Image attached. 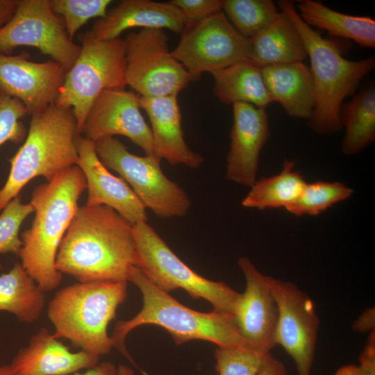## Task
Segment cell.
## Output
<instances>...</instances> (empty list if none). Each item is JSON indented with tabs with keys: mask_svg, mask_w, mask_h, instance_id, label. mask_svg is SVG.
<instances>
[{
	"mask_svg": "<svg viewBox=\"0 0 375 375\" xmlns=\"http://www.w3.org/2000/svg\"><path fill=\"white\" fill-rule=\"evenodd\" d=\"M55 266L79 283L128 282L136 266L133 224L106 206L78 208Z\"/></svg>",
	"mask_w": 375,
	"mask_h": 375,
	"instance_id": "cell-1",
	"label": "cell"
},
{
	"mask_svg": "<svg viewBox=\"0 0 375 375\" xmlns=\"http://www.w3.org/2000/svg\"><path fill=\"white\" fill-rule=\"evenodd\" d=\"M86 188L83 172L74 165L32 192L30 203L35 216L31 226L21 234L18 256L22 267L44 292L61 282L62 274L55 266L57 253Z\"/></svg>",
	"mask_w": 375,
	"mask_h": 375,
	"instance_id": "cell-2",
	"label": "cell"
},
{
	"mask_svg": "<svg viewBox=\"0 0 375 375\" xmlns=\"http://www.w3.org/2000/svg\"><path fill=\"white\" fill-rule=\"evenodd\" d=\"M128 281L140 289L142 308L131 319L118 321L110 337L114 347L131 362L125 340L131 331L145 324L163 328L176 344L201 340L217 347H251L240 334L232 315L214 310L203 312L186 307L155 286L136 266L132 268Z\"/></svg>",
	"mask_w": 375,
	"mask_h": 375,
	"instance_id": "cell-3",
	"label": "cell"
},
{
	"mask_svg": "<svg viewBox=\"0 0 375 375\" xmlns=\"http://www.w3.org/2000/svg\"><path fill=\"white\" fill-rule=\"evenodd\" d=\"M278 6L295 25L310 58L315 103L308 119V125L313 131L321 135L340 131L343 101L374 69V56L359 60L345 58L333 42L323 38L303 22L294 3L281 0Z\"/></svg>",
	"mask_w": 375,
	"mask_h": 375,
	"instance_id": "cell-4",
	"label": "cell"
},
{
	"mask_svg": "<svg viewBox=\"0 0 375 375\" xmlns=\"http://www.w3.org/2000/svg\"><path fill=\"white\" fill-rule=\"evenodd\" d=\"M31 117L24 144L9 159L10 173L0 189V212L33 178L43 176L50 181L78 161V133L71 109L53 103Z\"/></svg>",
	"mask_w": 375,
	"mask_h": 375,
	"instance_id": "cell-5",
	"label": "cell"
},
{
	"mask_svg": "<svg viewBox=\"0 0 375 375\" xmlns=\"http://www.w3.org/2000/svg\"><path fill=\"white\" fill-rule=\"evenodd\" d=\"M127 297V282L77 283L58 290L49 302L53 333L101 356L114 347L108 327Z\"/></svg>",
	"mask_w": 375,
	"mask_h": 375,
	"instance_id": "cell-6",
	"label": "cell"
},
{
	"mask_svg": "<svg viewBox=\"0 0 375 375\" xmlns=\"http://www.w3.org/2000/svg\"><path fill=\"white\" fill-rule=\"evenodd\" d=\"M81 49L66 72L55 104L71 109L81 135L86 116L98 96L105 90L125 89L126 51L120 38L101 40L87 31L78 36Z\"/></svg>",
	"mask_w": 375,
	"mask_h": 375,
	"instance_id": "cell-7",
	"label": "cell"
},
{
	"mask_svg": "<svg viewBox=\"0 0 375 375\" xmlns=\"http://www.w3.org/2000/svg\"><path fill=\"white\" fill-rule=\"evenodd\" d=\"M136 267L155 286L169 293L183 289L194 299H205L220 312L233 315L240 293L224 282L208 280L190 269L147 222L133 225Z\"/></svg>",
	"mask_w": 375,
	"mask_h": 375,
	"instance_id": "cell-8",
	"label": "cell"
},
{
	"mask_svg": "<svg viewBox=\"0 0 375 375\" xmlns=\"http://www.w3.org/2000/svg\"><path fill=\"white\" fill-rule=\"evenodd\" d=\"M95 150L102 163L117 172L144 206L156 216L174 218L187 215L191 206L190 197L163 173L160 158L136 156L115 137L96 141Z\"/></svg>",
	"mask_w": 375,
	"mask_h": 375,
	"instance_id": "cell-9",
	"label": "cell"
},
{
	"mask_svg": "<svg viewBox=\"0 0 375 375\" xmlns=\"http://www.w3.org/2000/svg\"><path fill=\"white\" fill-rule=\"evenodd\" d=\"M126 81L142 97L177 96L192 81L172 55L164 29L141 28L124 40Z\"/></svg>",
	"mask_w": 375,
	"mask_h": 375,
	"instance_id": "cell-10",
	"label": "cell"
},
{
	"mask_svg": "<svg viewBox=\"0 0 375 375\" xmlns=\"http://www.w3.org/2000/svg\"><path fill=\"white\" fill-rule=\"evenodd\" d=\"M172 56L188 71L192 81L203 72L213 74L249 60L250 41L240 35L222 10L186 26Z\"/></svg>",
	"mask_w": 375,
	"mask_h": 375,
	"instance_id": "cell-11",
	"label": "cell"
},
{
	"mask_svg": "<svg viewBox=\"0 0 375 375\" xmlns=\"http://www.w3.org/2000/svg\"><path fill=\"white\" fill-rule=\"evenodd\" d=\"M21 46L39 49L67 72L81 49L69 38L63 19L53 11L49 0H19L13 16L0 28V53L12 55Z\"/></svg>",
	"mask_w": 375,
	"mask_h": 375,
	"instance_id": "cell-12",
	"label": "cell"
},
{
	"mask_svg": "<svg viewBox=\"0 0 375 375\" xmlns=\"http://www.w3.org/2000/svg\"><path fill=\"white\" fill-rule=\"evenodd\" d=\"M267 277L278 309L277 345L292 358L298 375H311L319 324L313 301L294 283Z\"/></svg>",
	"mask_w": 375,
	"mask_h": 375,
	"instance_id": "cell-13",
	"label": "cell"
},
{
	"mask_svg": "<svg viewBox=\"0 0 375 375\" xmlns=\"http://www.w3.org/2000/svg\"><path fill=\"white\" fill-rule=\"evenodd\" d=\"M140 108V97L135 93L125 89L105 90L90 108L81 134L94 142L122 135L138 146L145 156H158L151 128Z\"/></svg>",
	"mask_w": 375,
	"mask_h": 375,
	"instance_id": "cell-14",
	"label": "cell"
},
{
	"mask_svg": "<svg viewBox=\"0 0 375 375\" xmlns=\"http://www.w3.org/2000/svg\"><path fill=\"white\" fill-rule=\"evenodd\" d=\"M238 266L246 279L233 317L240 334L253 349L269 353L276 345L278 306L267 276L247 257L239 258Z\"/></svg>",
	"mask_w": 375,
	"mask_h": 375,
	"instance_id": "cell-15",
	"label": "cell"
},
{
	"mask_svg": "<svg viewBox=\"0 0 375 375\" xmlns=\"http://www.w3.org/2000/svg\"><path fill=\"white\" fill-rule=\"evenodd\" d=\"M29 57L0 53V92L19 99L32 115L55 103L67 71L53 60L36 62Z\"/></svg>",
	"mask_w": 375,
	"mask_h": 375,
	"instance_id": "cell-16",
	"label": "cell"
},
{
	"mask_svg": "<svg viewBox=\"0 0 375 375\" xmlns=\"http://www.w3.org/2000/svg\"><path fill=\"white\" fill-rule=\"evenodd\" d=\"M76 165L83 172L87 184L85 206H106L131 224L147 222L146 208L128 184L111 174L102 163L95 150V142L78 135L76 140Z\"/></svg>",
	"mask_w": 375,
	"mask_h": 375,
	"instance_id": "cell-17",
	"label": "cell"
},
{
	"mask_svg": "<svg viewBox=\"0 0 375 375\" xmlns=\"http://www.w3.org/2000/svg\"><path fill=\"white\" fill-rule=\"evenodd\" d=\"M233 116L226 178L251 187L256 181L260 151L269 136L268 115L265 108L236 103Z\"/></svg>",
	"mask_w": 375,
	"mask_h": 375,
	"instance_id": "cell-18",
	"label": "cell"
},
{
	"mask_svg": "<svg viewBox=\"0 0 375 375\" xmlns=\"http://www.w3.org/2000/svg\"><path fill=\"white\" fill-rule=\"evenodd\" d=\"M100 356L72 352L47 328H41L20 349L10 366L17 375H69L99 363Z\"/></svg>",
	"mask_w": 375,
	"mask_h": 375,
	"instance_id": "cell-19",
	"label": "cell"
},
{
	"mask_svg": "<svg viewBox=\"0 0 375 375\" xmlns=\"http://www.w3.org/2000/svg\"><path fill=\"white\" fill-rule=\"evenodd\" d=\"M185 26L183 15L170 1L122 0L97 19L90 31L99 40H109L119 38L132 28L169 29L181 33Z\"/></svg>",
	"mask_w": 375,
	"mask_h": 375,
	"instance_id": "cell-20",
	"label": "cell"
},
{
	"mask_svg": "<svg viewBox=\"0 0 375 375\" xmlns=\"http://www.w3.org/2000/svg\"><path fill=\"white\" fill-rule=\"evenodd\" d=\"M140 97V105L147 112L156 154L171 165L199 167L203 157L187 144L182 128L177 96Z\"/></svg>",
	"mask_w": 375,
	"mask_h": 375,
	"instance_id": "cell-21",
	"label": "cell"
},
{
	"mask_svg": "<svg viewBox=\"0 0 375 375\" xmlns=\"http://www.w3.org/2000/svg\"><path fill=\"white\" fill-rule=\"evenodd\" d=\"M272 102H278L290 117L308 119L315 103L310 69L303 62L260 67Z\"/></svg>",
	"mask_w": 375,
	"mask_h": 375,
	"instance_id": "cell-22",
	"label": "cell"
},
{
	"mask_svg": "<svg viewBox=\"0 0 375 375\" xmlns=\"http://www.w3.org/2000/svg\"><path fill=\"white\" fill-rule=\"evenodd\" d=\"M249 41V60L260 67L303 62L308 57L299 32L290 17L282 11Z\"/></svg>",
	"mask_w": 375,
	"mask_h": 375,
	"instance_id": "cell-23",
	"label": "cell"
},
{
	"mask_svg": "<svg viewBox=\"0 0 375 375\" xmlns=\"http://www.w3.org/2000/svg\"><path fill=\"white\" fill-rule=\"evenodd\" d=\"M299 17L308 26L327 31L330 35L354 41L363 48L375 47V20L337 12L313 0L297 3Z\"/></svg>",
	"mask_w": 375,
	"mask_h": 375,
	"instance_id": "cell-24",
	"label": "cell"
},
{
	"mask_svg": "<svg viewBox=\"0 0 375 375\" xmlns=\"http://www.w3.org/2000/svg\"><path fill=\"white\" fill-rule=\"evenodd\" d=\"M212 75L214 94L225 104L245 103L265 108L272 102L260 67L250 60L238 62Z\"/></svg>",
	"mask_w": 375,
	"mask_h": 375,
	"instance_id": "cell-25",
	"label": "cell"
},
{
	"mask_svg": "<svg viewBox=\"0 0 375 375\" xmlns=\"http://www.w3.org/2000/svg\"><path fill=\"white\" fill-rule=\"evenodd\" d=\"M45 304V292L21 263L0 275V311L13 314L20 322L31 324L40 318Z\"/></svg>",
	"mask_w": 375,
	"mask_h": 375,
	"instance_id": "cell-26",
	"label": "cell"
},
{
	"mask_svg": "<svg viewBox=\"0 0 375 375\" xmlns=\"http://www.w3.org/2000/svg\"><path fill=\"white\" fill-rule=\"evenodd\" d=\"M345 134L341 143L344 155L356 154L375 140V88L371 87L343 105L340 112Z\"/></svg>",
	"mask_w": 375,
	"mask_h": 375,
	"instance_id": "cell-27",
	"label": "cell"
},
{
	"mask_svg": "<svg viewBox=\"0 0 375 375\" xmlns=\"http://www.w3.org/2000/svg\"><path fill=\"white\" fill-rule=\"evenodd\" d=\"M294 167V161L285 160L279 174L256 180L242 199V206L260 210L285 208L298 197L306 184Z\"/></svg>",
	"mask_w": 375,
	"mask_h": 375,
	"instance_id": "cell-28",
	"label": "cell"
},
{
	"mask_svg": "<svg viewBox=\"0 0 375 375\" xmlns=\"http://www.w3.org/2000/svg\"><path fill=\"white\" fill-rule=\"evenodd\" d=\"M222 11L235 30L249 39L279 13L271 0H223Z\"/></svg>",
	"mask_w": 375,
	"mask_h": 375,
	"instance_id": "cell-29",
	"label": "cell"
},
{
	"mask_svg": "<svg viewBox=\"0 0 375 375\" xmlns=\"http://www.w3.org/2000/svg\"><path fill=\"white\" fill-rule=\"evenodd\" d=\"M353 190L341 182L306 183L298 197L285 209L296 216L318 215L333 205L350 198Z\"/></svg>",
	"mask_w": 375,
	"mask_h": 375,
	"instance_id": "cell-30",
	"label": "cell"
},
{
	"mask_svg": "<svg viewBox=\"0 0 375 375\" xmlns=\"http://www.w3.org/2000/svg\"><path fill=\"white\" fill-rule=\"evenodd\" d=\"M53 11L63 19L67 33L73 40L76 32L92 18L103 17L111 0H49Z\"/></svg>",
	"mask_w": 375,
	"mask_h": 375,
	"instance_id": "cell-31",
	"label": "cell"
},
{
	"mask_svg": "<svg viewBox=\"0 0 375 375\" xmlns=\"http://www.w3.org/2000/svg\"><path fill=\"white\" fill-rule=\"evenodd\" d=\"M269 354L248 347H217L215 367L219 375H257Z\"/></svg>",
	"mask_w": 375,
	"mask_h": 375,
	"instance_id": "cell-32",
	"label": "cell"
},
{
	"mask_svg": "<svg viewBox=\"0 0 375 375\" xmlns=\"http://www.w3.org/2000/svg\"><path fill=\"white\" fill-rule=\"evenodd\" d=\"M33 212L30 203H23L19 195L12 199L0 214V254L18 255L22 247L19 229L26 217Z\"/></svg>",
	"mask_w": 375,
	"mask_h": 375,
	"instance_id": "cell-33",
	"label": "cell"
},
{
	"mask_svg": "<svg viewBox=\"0 0 375 375\" xmlns=\"http://www.w3.org/2000/svg\"><path fill=\"white\" fill-rule=\"evenodd\" d=\"M27 115L19 99L0 92V146L8 141L18 144L25 140L26 129L21 119Z\"/></svg>",
	"mask_w": 375,
	"mask_h": 375,
	"instance_id": "cell-34",
	"label": "cell"
},
{
	"mask_svg": "<svg viewBox=\"0 0 375 375\" xmlns=\"http://www.w3.org/2000/svg\"><path fill=\"white\" fill-rule=\"evenodd\" d=\"M169 1L182 12L186 26L200 22L222 10L223 0H172Z\"/></svg>",
	"mask_w": 375,
	"mask_h": 375,
	"instance_id": "cell-35",
	"label": "cell"
},
{
	"mask_svg": "<svg viewBox=\"0 0 375 375\" xmlns=\"http://www.w3.org/2000/svg\"><path fill=\"white\" fill-rule=\"evenodd\" d=\"M356 375H375V333L371 332L367 345L360 357Z\"/></svg>",
	"mask_w": 375,
	"mask_h": 375,
	"instance_id": "cell-36",
	"label": "cell"
},
{
	"mask_svg": "<svg viewBox=\"0 0 375 375\" xmlns=\"http://www.w3.org/2000/svg\"><path fill=\"white\" fill-rule=\"evenodd\" d=\"M257 375H286V369L279 360L269 354L265 358Z\"/></svg>",
	"mask_w": 375,
	"mask_h": 375,
	"instance_id": "cell-37",
	"label": "cell"
},
{
	"mask_svg": "<svg viewBox=\"0 0 375 375\" xmlns=\"http://www.w3.org/2000/svg\"><path fill=\"white\" fill-rule=\"evenodd\" d=\"M374 308H368L354 322L353 328L355 331L365 332L374 329Z\"/></svg>",
	"mask_w": 375,
	"mask_h": 375,
	"instance_id": "cell-38",
	"label": "cell"
},
{
	"mask_svg": "<svg viewBox=\"0 0 375 375\" xmlns=\"http://www.w3.org/2000/svg\"><path fill=\"white\" fill-rule=\"evenodd\" d=\"M72 375H117V367L112 362L106 361L88 369L84 373L78 372Z\"/></svg>",
	"mask_w": 375,
	"mask_h": 375,
	"instance_id": "cell-39",
	"label": "cell"
},
{
	"mask_svg": "<svg viewBox=\"0 0 375 375\" xmlns=\"http://www.w3.org/2000/svg\"><path fill=\"white\" fill-rule=\"evenodd\" d=\"M19 0H0V28L13 16Z\"/></svg>",
	"mask_w": 375,
	"mask_h": 375,
	"instance_id": "cell-40",
	"label": "cell"
},
{
	"mask_svg": "<svg viewBox=\"0 0 375 375\" xmlns=\"http://www.w3.org/2000/svg\"><path fill=\"white\" fill-rule=\"evenodd\" d=\"M357 366L350 365L341 368L335 375H356Z\"/></svg>",
	"mask_w": 375,
	"mask_h": 375,
	"instance_id": "cell-41",
	"label": "cell"
},
{
	"mask_svg": "<svg viewBox=\"0 0 375 375\" xmlns=\"http://www.w3.org/2000/svg\"><path fill=\"white\" fill-rule=\"evenodd\" d=\"M117 375H134V372L131 367L120 365L117 368Z\"/></svg>",
	"mask_w": 375,
	"mask_h": 375,
	"instance_id": "cell-42",
	"label": "cell"
},
{
	"mask_svg": "<svg viewBox=\"0 0 375 375\" xmlns=\"http://www.w3.org/2000/svg\"><path fill=\"white\" fill-rule=\"evenodd\" d=\"M0 375H17L9 365L0 366Z\"/></svg>",
	"mask_w": 375,
	"mask_h": 375,
	"instance_id": "cell-43",
	"label": "cell"
}]
</instances>
